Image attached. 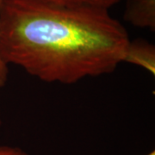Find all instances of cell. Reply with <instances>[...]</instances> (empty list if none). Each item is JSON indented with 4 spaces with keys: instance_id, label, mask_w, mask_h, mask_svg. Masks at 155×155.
<instances>
[{
    "instance_id": "ba28073f",
    "label": "cell",
    "mask_w": 155,
    "mask_h": 155,
    "mask_svg": "<svg viewBox=\"0 0 155 155\" xmlns=\"http://www.w3.org/2000/svg\"><path fill=\"white\" fill-rule=\"evenodd\" d=\"M1 124H2V120H1V112H0V127H1Z\"/></svg>"
},
{
    "instance_id": "5b68a950",
    "label": "cell",
    "mask_w": 155,
    "mask_h": 155,
    "mask_svg": "<svg viewBox=\"0 0 155 155\" xmlns=\"http://www.w3.org/2000/svg\"><path fill=\"white\" fill-rule=\"evenodd\" d=\"M4 2L5 0H0V11H1ZM8 76H9V65H7L5 61H4L0 53V90L7 83Z\"/></svg>"
},
{
    "instance_id": "7a4b0ae2",
    "label": "cell",
    "mask_w": 155,
    "mask_h": 155,
    "mask_svg": "<svg viewBox=\"0 0 155 155\" xmlns=\"http://www.w3.org/2000/svg\"><path fill=\"white\" fill-rule=\"evenodd\" d=\"M123 17L138 28H155V0H127Z\"/></svg>"
},
{
    "instance_id": "6da1fadb",
    "label": "cell",
    "mask_w": 155,
    "mask_h": 155,
    "mask_svg": "<svg viewBox=\"0 0 155 155\" xmlns=\"http://www.w3.org/2000/svg\"><path fill=\"white\" fill-rule=\"evenodd\" d=\"M110 10L43 0H5L0 53L47 83L72 84L111 73L123 62L130 39Z\"/></svg>"
},
{
    "instance_id": "52a82bcc",
    "label": "cell",
    "mask_w": 155,
    "mask_h": 155,
    "mask_svg": "<svg viewBox=\"0 0 155 155\" xmlns=\"http://www.w3.org/2000/svg\"><path fill=\"white\" fill-rule=\"evenodd\" d=\"M147 155H155V152L154 151H153V152H151V153H149Z\"/></svg>"
},
{
    "instance_id": "8992f818",
    "label": "cell",
    "mask_w": 155,
    "mask_h": 155,
    "mask_svg": "<svg viewBox=\"0 0 155 155\" xmlns=\"http://www.w3.org/2000/svg\"><path fill=\"white\" fill-rule=\"evenodd\" d=\"M0 155H29L23 150L9 146H0Z\"/></svg>"
},
{
    "instance_id": "277c9868",
    "label": "cell",
    "mask_w": 155,
    "mask_h": 155,
    "mask_svg": "<svg viewBox=\"0 0 155 155\" xmlns=\"http://www.w3.org/2000/svg\"><path fill=\"white\" fill-rule=\"evenodd\" d=\"M57 5H89L104 8L110 10L111 7L115 6L121 0H43Z\"/></svg>"
},
{
    "instance_id": "3957f363",
    "label": "cell",
    "mask_w": 155,
    "mask_h": 155,
    "mask_svg": "<svg viewBox=\"0 0 155 155\" xmlns=\"http://www.w3.org/2000/svg\"><path fill=\"white\" fill-rule=\"evenodd\" d=\"M123 62L141 67L154 75V46L144 40H130L124 55Z\"/></svg>"
}]
</instances>
